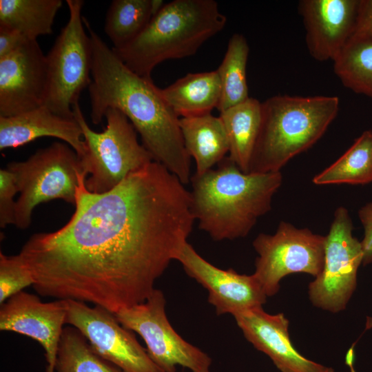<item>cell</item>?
I'll use <instances>...</instances> for the list:
<instances>
[{"instance_id": "cell-17", "label": "cell", "mask_w": 372, "mask_h": 372, "mask_svg": "<svg viewBox=\"0 0 372 372\" xmlns=\"http://www.w3.org/2000/svg\"><path fill=\"white\" fill-rule=\"evenodd\" d=\"M233 316L245 338L267 355L281 372H324L327 368L295 349L289 338V320L282 313L269 314L258 307Z\"/></svg>"}, {"instance_id": "cell-9", "label": "cell", "mask_w": 372, "mask_h": 372, "mask_svg": "<svg viewBox=\"0 0 372 372\" xmlns=\"http://www.w3.org/2000/svg\"><path fill=\"white\" fill-rule=\"evenodd\" d=\"M325 236L281 221L273 234L261 233L253 242L258 256L253 275L267 297L275 295L286 276L305 273L316 277L324 260Z\"/></svg>"}, {"instance_id": "cell-27", "label": "cell", "mask_w": 372, "mask_h": 372, "mask_svg": "<svg viewBox=\"0 0 372 372\" xmlns=\"http://www.w3.org/2000/svg\"><path fill=\"white\" fill-rule=\"evenodd\" d=\"M152 18L151 0H114L107 12L105 32L119 48L134 39Z\"/></svg>"}, {"instance_id": "cell-5", "label": "cell", "mask_w": 372, "mask_h": 372, "mask_svg": "<svg viewBox=\"0 0 372 372\" xmlns=\"http://www.w3.org/2000/svg\"><path fill=\"white\" fill-rule=\"evenodd\" d=\"M335 96L276 95L261 103V122L249 173L280 172L311 147L338 115Z\"/></svg>"}, {"instance_id": "cell-31", "label": "cell", "mask_w": 372, "mask_h": 372, "mask_svg": "<svg viewBox=\"0 0 372 372\" xmlns=\"http://www.w3.org/2000/svg\"><path fill=\"white\" fill-rule=\"evenodd\" d=\"M353 37L372 39V0H360L357 23Z\"/></svg>"}, {"instance_id": "cell-30", "label": "cell", "mask_w": 372, "mask_h": 372, "mask_svg": "<svg viewBox=\"0 0 372 372\" xmlns=\"http://www.w3.org/2000/svg\"><path fill=\"white\" fill-rule=\"evenodd\" d=\"M358 216L364 229L361 245L362 265L365 266L372 263V202L367 203L359 209Z\"/></svg>"}, {"instance_id": "cell-10", "label": "cell", "mask_w": 372, "mask_h": 372, "mask_svg": "<svg viewBox=\"0 0 372 372\" xmlns=\"http://www.w3.org/2000/svg\"><path fill=\"white\" fill-rule=\"evenodd\" d=\"M165 303L163 293L155 289L145 301L115 316L125 328L143 338L147 353L162 372H176L177 366L192 372H209L210 357L176 333L167 318Z\"/></svg>"}, {"instance_id": "cell-8", "label": "cell", "mask_w": 372, "mask_h": 372, "mask_svg": "<svg viewBox=\"0 0 372 372\" xmlns=\"http://www.w3.org/2000/svg\"><path fill=\"white\" fill-rule=\"evenodd\" d=\"M69 19L46 55L47 86L43 105L67 118L92 83V51L84 28L82 0H67Z\"/></svg>"}, {"instance_id": "cell-4", "label": "cell", "mask_w": 372, "mask_h": 372, "mask_svg": "<svg viewBox=\"0 0 372 372\" xmlns=\"http://www.w3.org/2000/svg\"><path fill=\"white\" fill-rule=\"evenodd\" d=\"M226 23L214 0H174L165 3L134 39L112 50L132 71L151 78L161 63L194 54Z\"/></svg>"}, {"instance_id": "cell-19", "label": "cell", "mask_w": 372, "mask_h": 372, "mask_svg": "<svg viewBox=\"0 0 372 372\" xmlns=\"http://www.w3.org/2000/svg\"><path fill=\"white\" fill-rule=\"evenodd\" d=\"M186 150L196 163L195 175L207 172L229 152L227 136L220 116L207 114L180 118Z\"/></svg>"}, {"instance_id": "cell-15", "label": "cell", "mask_w": 372, "mask_h": 372, "mask_svg": "<svg viewBox=\"0 0 372 372\" xmlns=\"http://www.w3.org/2000/svg\"><path fill=\"white\" fill-rule=\"evenodd\" d=\"M47 63L37 40L0 59V116L18 115L43 104Z\"/></svg>"}, {"instance_id": "cell-24", "label": "cell", "mask_w": 372, "mask_h": 372, "mask_svg": "<svg viewBox=\"0 0 372 372\" xmlns=\"http://www.w3.org/2000/svg\"><path fill=\"white\" fill-rule=\"evenodd\" d=\"M249 52L245 36L234 34L228 42L223 61L216 70L221 85V96L217 108L220 112L249 98L247 82Z\"/></svg>"}, {"instance_id": "cell-21", "label": "cell", "mask_w": 372, "mask_h": 372, "mask_svg": "<svg viewBox=\"0 0 372 372\" xmlns=\"http://www.w3.org/2000/svg\"><path fill=\"white\" fill-rule=\"evenodd\" d=\"M229 146V157L245 173H249L251 158L261 122V102L249 97L220 112Z\"/></svg>"}, {"instance_id": "cell-22", "label": "cell", "mask_w": 372, "mask_h": 372, "mask_svg": "<svg viewBox=\"0 0 372 372\" xmlns=\"http://www.w3.org/2000/svg\"><path fill=\"white\" fill-rule=\"evenodd\" d=\"M61 0H0V28L21 34L29 41L52 32Z\"/></svg>"}, {"instance_id": "cell-13", "label": "cell", "mask_w": 372, "mask_h": 372, "mask_svg": "<svg viewBox=\"0 0 372 372\" xmlns=\"http://www.w3.org/2000/svg\"><path fill=\"white\" fill-rule=\"evenodd\" d=\"M176 260L189 277L207 289L208 302L219 316H234L245 309L262 307L267 301V296L253 274L220 269L200 256L189 242L185 245Z\"/></svg>"}, {"instance_id": "cell-1", "label": "cell", "mask_w": 372, "mask_h": 372, "mask_svg": "<svg viewBox=\"0 0 372 372\" xmlns=\"http://www.w3.org/2000/svg\"><path fill=\"white\" fill-rule=\"evenodd\" d=\"M85 178L70 220L31 236L19 254L39 295L116 314L145 301L176 260L195 220L191 194L154 161L104 193L88 191Z\"/></svg>"}, {"instance_id": "cell-26", "label": "cell", "mask_w": 372, "mask_h": 372, "mask_svg": "<svg viewBox=\"0 0 372 372\" xmlns=\"http://www.w3.org/2000/svg\"><path fill=\"white\" fill-rule=\"evenodd\" d=\"M55 372H124L103 359L75 327H64L58 346Z\"/></svg>"}, {"instance_id": "cell-33", "label": "cell", "mask_w": 372, "mask_h": 372, "mask_svg": "<svg viewBox=\"0 0 372 372\" xmlns=\"http://www.w3.org/2000/svg\"><path fill=\"white\" fill-rule=\"evenodd\" d=\"M164 5L165 3L163 0H151V10L152 17L161 10Z\"/></svg>"}, {"instance_id": "cell-34", "label": "cell", "mask_w": 372, "mask_h": 372, "mask_svg": "<svg viewBox=\"0 0 372 372\" xmlns=\"http://www.w3.org/2000/svg\"><path fill=\"white\" fill-rule=\"evenodd\" d=\"M372 328V317H367L366 321L365 330Z\"/></svg>"}, {"instance_id": "cell-2", "label": "cell", "mask_w": 372, "mask_h": 372, "mask_svg": "<svg viewBox=\"0 0 372 372\" xmlns=\"http://www.w3.org/2000/svg\"><path fill=\"white\" fill-rule=\"evenodd\" d=\"M92 51V83L88 87L90 116L99 125L109 108L125 114L140 134L154 161L165 166L183 184L191 180L190 156L184 145L180 117L152 78L129 69L83 18Z\"/></svg>"}, {"instance_id": "cell-28", "label": "cell", "mask_w": 372, "mask_h": 372, "mask_svg": "<svg viewBox=\"0 0 372 372\" xmlns=\"http://www.w3.org/2000/svg\"><path fill=\"white\" fill-rule=\"evenodd\" d=\"M33 285V276L19 254L7 256L0 253V304Z\"/></svg>"}, {"instance_id": "cell-6", "label": "cell", "mask_w": 372, "mask_h": 372, "mask_svg": "<svg viewBox=\"0 0 372 372\" xmlns=\"http://www.w3.org/2000/svg\"><path fill=\"white\" fill-rule=\"evenodd\" d=\"M72 110L83 132L85 150L79 158L87 176L85 186L90 192H108L129 174L154 161L149 151L138 142L132 123L118 110L109 108L106 111L107 125L101 132L90 127L79 102Z\"/></svg>"}, {"instance_id": "cell-11", "label": "cell", "mask_w": 372, "mask_h": 372, "mask_svg": "<svg viewBox=\"0 0 372 372\" xmlns=\"http://www.w3.org/2000/svg\"><path fill=\"white\" fill-rule=\"evenodd\" d=\"M353 230L349 211L342 206L338 207L325 236L323 268L309 285V299L316 307L340 312L346 308L356 288L363 251Z\"/></svg>"}, {"instance_id": "cell-23", "label": "cell", "mask_w": 372, "mask_h": 372, "mask_svg": "<svg viewBox=\"0 0 372 372\" xmlns=\"http://www.w3.org/2000/svg\"><path fill=\"white\" fill-rule=\"evenodd\" d=\"M317 185H366L372 182V130H365L333 163L316 174Z\"/></svg>"}, {"instance_id": "cell-35", "label": "cell", "mask_w": 372, "mask_h": 372, "mask_svg": "<svg viewBox=\"0 0 372 372\" xmlns=\"http://www.w3.org/2000/svg\"><path fill=\"white\" fill-rule=\"evenodd\" d=\"M324 372H334V370L332 368L327 367Z\"/></svg>"}, {"instance_id": "cell-18", "label": "cell", "mask_w": 372, "mask_h": 372, "mask_svg": "<svg viewBox=\"0 0 372 372\" xmlns=\"http://www.w3.org/2000/svg\"><path fill=\"white\" fill-rule=\"evenodd\" d=\"M45 136L59 138L81 157L85 150L82 130L75 118L59 115L41 105L28 112L0 116V149L16 148Z\"/></svg>"}, {"instance_id": "cell-7", "label": "cell", "mask_w": 372, "mask_h": 372, "mask_svg": "<svg viewBox=\"0 0 372 372\" xmlns=\"http://www.w3.org/2000/svg\"><path fill=\"white\" fill-rule=\"evenodd\" d=\"M6 168L14 175L19 193L14 225L21 229L30 225L33 210L40 203L61 199L74 205L84 174L77 153L62 142L37 150L24 161L9 163Z\"/></svg>"}, {"instance_id": "cell-14", "label": "cell", "mask_w": 372, "mask_h": 372, "mask_svg": "<svg viewBox=\"0 0 372 372\" xmlns=\"http://www.w3.org/2000/svg\"><path fill=\"white\" fill-rule=\"evenodd\" d=\"M66 316V300L44 302L36 295L21 291L1 304L0 330L15 332L38 342L45 351L46 372H55Z\"/></svg>"}, {"instance_id": "cell-16", "label": "cell", "mask_w": 372, "mask_h": 372, "mask_svg": "<svg viewBox=\"0 0 372 372\" xmlns=\"http://www.w3.org/2000/svg\"><path fill=\"white\" fill-rule=\"evenodd\" d=\"M360 0H302L298 12L305 28L309 53L316 61L333 62L353 37Z\"/></svg>"}, {"instance_id": "cell-25", "label": "cell", "mask_w": 372, "mask_h": 372, "mask_svg": "<svg viewBox=\"0 0 372 372\" xmlns=\"http://www.w3.org/2000/svg\"><path fill=\"white\" fill-rule=\"evenodd\" d=\"M333 70L344 87L372 99V39L352 37Z\"/></svg>"}, {"instance_id": "cell-32", "label": "cell", "mask_w": 372, "mask_h": 372, "mask_svg": "<svg viewBox=\"0 0 372 372\" xmlns=\"http://www.w3.org/2000/svg\"><path fill=\"white\" fill-rule=\"evenodd\" d=\"M28 41L15 30L0 28V59L15 52Z\"/></svg>"}, {"instance_id": "cell-3", "label": "cell", "mask_w": 372, "mask_h": 372, "mask_svg": "<svg viewBox=\"0 0 372 372\" xmlns=\"http://www.w3.org/2000/svg\"><path fill=\"white\" fill-rule=\"evenodd\" d=\"M192 209L199 228L214 240L247 236L271 208L280 172L245 173L225 157L216 169L191 178Z\"/></svg>"}, {"instance_id": "cell-20", "label": "cell", "mask_w": 372, "mask_h": 372, "mask_svg": "<svg viewBox=\"0 0 372 372\" xmlns=\"http://www.w3.org/2000/svg\"><path fill=\"white\" fill-rule=\"evenodd\" d=\"M161 93L180 118L211 114L218 108L221 85L217 70L189 73L161 89Z\"/></svg>"}, {"instance_id": "cell-29", "label": "cell", "mask_w": 372, "mask_h": 372, "mask_svg": "<svg viewBox=\"0 0 372 372\" xmlns=\"http://www.w3.org/2000/svg\"><path fill=\"white\" fill-rule=\"evenodd\" d=\"M18 192L15 176L7 168L0 169V227H6L15 221L16 201Z\"/></svg>"}, {"instance_id": "cell-12", "label": "cell", "mask_w": 372, "mask_h": 372, "mask_svg": "<svg viewBox=\"0 0 372 372\" xmlns=\"http://www.w3.org/2000/svg\"><path fill=\"white\" fill-rule=\"evenodd\" d=\"M66 305V324L76 328L101 358L124 372H162L115 314L80 301L68 300Z\"/></svg>"}]
</instances>
